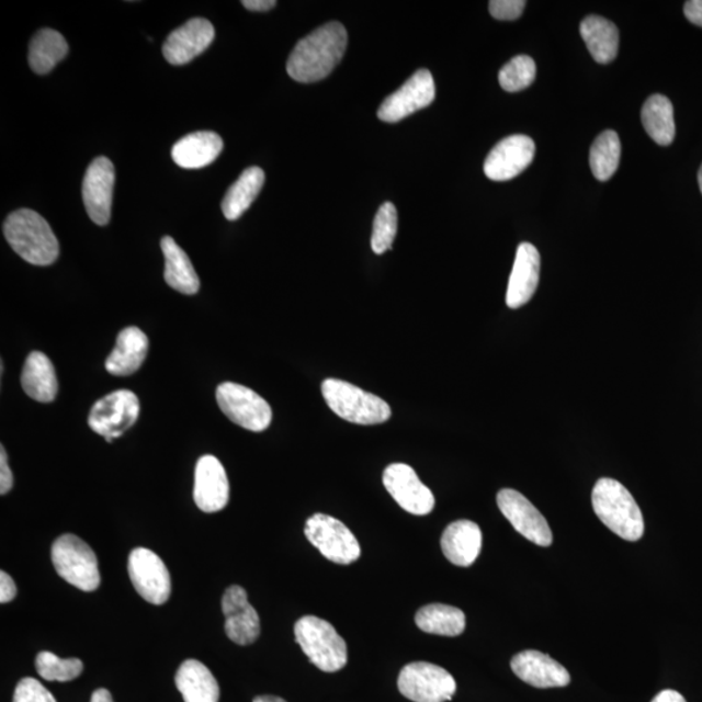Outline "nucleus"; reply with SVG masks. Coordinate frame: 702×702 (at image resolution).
Returning a JSON list of instances; mask_svg holds the SVG:
<instances>
[{
  "label": "nucleus",
  "instance_id": "obj_1",
  "mask_svg": "<svg viewBox=\"0 0 702 702\" xmlns=\"http://www.w3.org/2000/svg\"><path fill=\"white\" fill-rule=\"evenodd\" d=\"M348 46L346 26L328 23L301 39L287 60V75L294 81L312 83L326 79L339 65Z\"/></svg>",
  "mask_w": 702,
  "mask_h": 702
},
{
  "label": "nucleus",
  "instance_id": "obj_2",
  "mask_svg": "<svg viewBox=\"0 0 702 702\" xmlns=\"http://www.w3.org/2000/svg\"><path fill=\"white\" fill-rule=\"evenodd\" d=\"M5 240L27 263L50 265L59 257L58 238L44 217L33 210H18L7 217Z\"/></svg>",
  "mask_w": 702,
  "mask_h": 702
},
{
  "label": "nucleus",
  "instance_id": "obj_3",
  "mask_svg": "<svg viewBox=\"0 0 702 702\" xmlns=\"http://www.w3.org/2000/svg\"><path fill=\"white\" fill-rule=\"evenodd\" d=\"M596 516L615 535L637 542L644 535V518L634 496L620 482L602 477L592 491Z\"/></svg>",
  "mask_w": 702,
  "mask_h": 702
},
{
  "label": "nucleus",
  "instance_id": "obj_4",
  "mask_svg": "<svg viewBox=\"0 0 702 702\" xmlns=\"http://www.w3.org/2000/svg\"><path fill=\"white\" fill-rule=\"evenodd\" d=\"M321 393L329 409L350 423L383 424L392 417L390 407L384 399L339 378L322 382Z\"/></svg>",
  "mask_w": 702,
  "mask_h": 702
},
{
  "label": "nucleus",
  "instance_id": "obj_5",
  "mask_svg": "<svg viewBox=\"0 0 702 702\" xmlns=\"http://www.w3.org/2000/svg\"><path fill=\"white\" fill-rule=\"evenodd\" d=\"M294 634L301 649L319 670L336 672L347 666V643L331 623L314 615L302 616Z\"/></svg>",
  "mask_w": 702,
  "mask_h": 702
},
{
  "label": "nucleus",
  "instance_id": "obj_6",
  "mask_svg": "<svg viewBox=\"0 0 702 702\" xmlns=\"http://www.w3.org/2000/svg\"><path fill=\"white\" fill-rule=\"evenodd\" d=\"M52 559L56 573L83 592H94L101 586L100 566L91 547L80 537L63 535L55 540Z\"/></svg>",
  "mask_w": 702,
  "mask_h": 702
},
{
  "label": "nucleus",
  "instance_id": "obj_7",
  "mask_svg": "<svg viewBox=\"0 0 702 702\" xmlns=\"http://www.w3.org/2000/svg\"><path fill=\"white\" fill-rule=\"evenodd\" d=\"M305 535L322 556L335 564L350 565L361 557V545L354 533L333 517L315 514L308 518Z\"/></svg>",
  "mask_w": 702,
  "mask_h": 702
},
{
  "label": "nucleus",
  "instance_id": "obj_8",
  "mask_svg": "<svg viewBox=\"0 0 702 702\" xmlns=\"http://www.w3.org/2000/svg\"><path fill=\"white\" fill-rule=\"evenodd\" d=\"M216 401L224 416L251 432H263L272 421V409L254 390L235 383H223L216 390Z\"/></svg>",
  "mask_w": 702,
  "mask_h": 702
},
{
  "label": "nucleus",
  "instance_id": "obj_9",
  "mask_svg": "<svg viewBox=\"0 0 702 702\" xmlns=\"http://www.w3.org/2000/svg\"><path fill=\"white\" fill-rule=\"evenodd\" d=\"M398 690L414 702L451 701L456 683L451 672L428 663L406 665L398 677Z\"/></svg>",
  "mask_w": 702,
  "mask_h": 702
},
{
  "label": "nucleus",
  "instance_id": "obj_10",
  "mask_svg": "<svg viewBox=\"0 0 702 702\" xmlns=\"http://www.w3.org/2000/svg\"><path fill=\"white\" fill-rule=\"evenodd\" d=\"M139 401L131 390H116L91 407L89 427L111 442L122 438L139 417Z\"/></svg>",
  "mask_w": 702,
  "mask_h": 702
},
{
  "label": "nucleus",
  "instance_id": "obj_11",
  "mask_svg": "<svg viewBox=\"0 0 702 702\" xmlns=\"http://www.w3.org/2000/svg\"><path fill=\"white\" fill-rule=\"evenodd\" d=\"M129 578L137 593L152 605H163L170 599L172 581L163 561L146 547H136L129 554Z\"/></svg>",
  "mask_w": 702,
  "mask_h": 702
},
{
  "label": "nucleus",
  "instance_id": "obj_12",
  "mask_svg": "<svg viewBox=\"0 0 702 702\" xmlns=\"http://www.w3.org/2000/svg\"><path fill=\"white\" fill-rule=\"evenodd\" d=\"M383 483L389 495L412 516H428L434 509V496L420 482L416 469L405 463H393L385 468Z\"/></svg>",
  "mask_w": 702,
  "mask_h": 702
},
{
  "label": "nucleus",
  "instance_id": "obj_13",
  "mask_svg": "<svg viewBox=\"0 0 702 702\" xmlns=\"http://www.w3.org/2000/svg\"><path fill=\"white\" fill-rule=\"evenodd\" d=\"M437 97L433 77L430 70L419 69L381 105L377 116L385 123H398L414 112L428 107Z\"/></svg>",
  "mask_w": 702,
  "mask_h": 702
},
{
  "label": "nucleus",
  "instance_id": "obj_14",
  "mask_svg": "<svg viewBox=\"0 0 702 702\" xmlns=\"http://www.w3.org/2000/svg\"><path fill=\"white\" fill-rule=\"evenodd\" d=\"M497 505L503 517L523 537L540 546L552 545L553 533L546 519L518 490L507 488L498 491Z\"/></svg>",
  "mask_w": 702,
  "mask_h": 702
},
{
  "label": "nucleus",
  "instance_id": "obj_15",
  "mask_svg": "<svg viewBox=\"0 0 702 702\" xmlns=\"http://www.w3.org/2000/svg\"><path fill=\"white\" fill-rule=\"evenodd\" d=\"M115 167L107 158L91 161L82 184V199L87 213L97 226H107L111 219Z\"/></svg>",
  "mask_w": 702,
  "mask_h": 702
},
{
  "label": "nucleus",
  "instance_id": "obj_16",
  "mask_svg": "<svg viewBox=\"0 0 702 702\" xmlns=\"http://www.w3.org/2000/svg\"><path fill=\"white\" fill-rule=\"evenodd\" d=\"M535 143L523 135H514L498 143L484 163V173L494 181H509L530 167L535 157Z\"/></svg>",
  "mask_w": 702,
  "mask_h": 702
},
{
  "label": "nucleus",
  "instance_id": "obj_17",
  "mask_svg": "<svg viewBox=\"0 0 702 702\" xmlns=\"http://www.w3.org/2000/svg\"><path fill=\"white\" fill-rule=\"evenodd\" d=\"M223 614L226 616V634L238 645H250L261 635V620L250 605L248 593L240 586H231L224 592Z\"/></svg>",
  "mask_w": 702,
  "mask_h": 702
},
{
  "label": "nucleus",
  "instance_id": "obj_18",
  "mask_svg": "<svg viewBox=\"0 0 702 702\" xmlns=\"http://www.w3.org/2000/svg\"><path fill=\"white\" fill-rule=\"evenodd\" d=\"M215 39L214 25L208 20L195 18L173 31L163 46L165 58L172 66H184L206 52Z\"/></svg>",
  "mask_w": 702,
  "mask_h": 702
},
{
  "label": "nucleus",
  "instance_id": "obj_19",
  "mask_svg": "<svg viewBox=\"0 0 702 702\" xmlns=\"http://www.w3.org/2000/svg\"><path fill=\"white\" fill-rule=\"evenodd\" d=\"M194 501L203 512H217L229 501V482L226 468L214 455H203L196 463Z\"/></svg>",
  "mask_w": 702,
  "mask_h": 702
},
{
  "label": "nucleus",
  "instance_id": "obj_20",
  "mask_svg": "<svg viewBox=\"0 0 702 702\" xmlns=\"http://www.w3.org/2000/svg\"><path fill=\"white\" fill-rule=\"evenodd\" d=\"M511 670L524 683L536 688L566 687L571 682L564 666L537 650L518 653L511 659Z\"/></svg>",
  "mask_w": 702,
  "mask_h": 702
},
{
  "label": "nucleus",
  "instance_id": "obj_21",
  "mask_svg": "<svg viewBox=\"0 0 702 702\" xmlns=\"http://www.w3.org/2000/svg\"><path fill=\"white\" fill-rule=\"evenodd\" d=\"M540 265H542V258L535 246L529 242L518 246L507 293V305L510 308L529 304L537 290Z\"/></svg>",
  "mask_w": 702,
  "mask_h": 702
},
{
  "label": "nucleus",
  "instance_id": "obj_22",
  "mask_svg": "<svg viewBox=\"0 0 702 702\" xmlns=\"http://www.w3.org/2000/svg\"><path fill=\"white\" fill-rule=\"evenodd\" d=\"M483 544L480 526L472 521H456L446 526L441 550L453 565L468 567L479 557Z\"/></svg>",
  "mask_w": 702,
  "mask_h": 702
},
{
  "label": "nucleus",
  "instance_id": "obj_23",
  "mask_svg": "<svg viewBox=\"0 0 702 702\" xmlns=\"http://www.w3.org/2000/svg\"><path fill=\"white\" fill-rule=\"evenodd\" d=\"M147 351H149V339L137 327L123 329L117 336L116 347L105 361V370L111 375L129 376L143 366Z\"/></svg>",
  "mask_w": 702,
  "mask_h": 702
},
{
  "label": "nucleus",
  "instance_id": "obj_24",
  "mask_svg": "<svg viewBox=\"0 0 702 702\" xmlns=\"http://www.w3.org/2000/svg\"><path fill=\"white\" fill-rule=\"evenodd\" d=\"M223 147V139L216 133L195 132L174 144L172 159L185 170H199L214 163Z\"/></svg>",
  "mask_w": 702,
  "mask_h": 702
},
{
  "label": "nucleus",
  "instance_id": "obj_25",
  "mask_svg": "<svg viewBox=\"0 0 702 702\" xmlns=\"http://www.w3.org/2000/svg\"><path fill=\"white\" fill-rule=\"evenodd\" d=\"M174 682L185 702H219L220 688L217 680L207 666L196 659H188L181 664Z\"/></svg>",
  "mask_w": 702,
  "mask_h": 702
},
{
  "label": "nucleus",
  "instance_id": "obj_26",
  "mask_svg": "<svg viewBox=\"0 0 702 702\" xmlns=\"http://www.w3.org/2000/svg\"><path fill=\"white\" fill-rule=\"evenodd\" d=\"M21 384L27 396L42 404L53 403L58 395L59 384L54 364L41 351H33L26 358Z\"/></svg>",
  "mask_w": 702,
  "mask_h": 702
},
{
  "label": "nucleus",
  "instance_id": "obj_27",
  "mask_svg": "<svg viewBox=\"0 0 702 702\" xmlns=\"http://www.w3.org/2000/svg\"><path fill=\"white\" fill-rule=\"evenodd\" d=\"M160 246L166 259V283L174 291L193 296L201 284L191 259L170 236L161 238Z\"/></svg>",
  "mask_w": 702,
  "mask_h": 702
},
{
  "label": "nucleus",
  "instance_id": "obj_28",
  "mask_svg": "<svg viewBox=\"0 0 702 702\" xmlns=\"http://www.w3.org/2000/svg\"><path fill=\"white\" fill-rule=\"evenodd\" d=\"M580 34L597 63L609 65L616 58L620 32L612 21L601 16H588L581 21Z\"/></svg>",
  "mask_w": 702,
  "mask_h": 702
},
{
  "label": "nucleus",
  "instance_id": "obj_29",
  "mask_svg": "<svg viewBox=\"0 0 702 702\" xmlns=\"http://www.w3.org/2000/svg\"><path fill=\"white\" fill-rule=\"evenodd\" d=\"M265 176L262 168L251 167L245 170L240 178L229 188L222 202L224 216L228 220H237L248 211L257 200L264 185Z\"/></svg>",
  "mask_w": 702,
  "mask_h": 702
},
{
  "label": "nucleus",
  "instance_id": "obj_30",
  "mask_svg": "<svg viewBox=\"0 0 702 702\" xmlns=\"http://www.w3.org/2000/svg\"><path fill=\"white\" fill-rule=\"evenodd\" d=\"M416 623L427 634L454 637L465 631L466 615L458 608L431 603L418 610Z\"/></svg>",
  "mask_w": 702,
  "mask_h": 702
},
{
  "label": "nucleus",
  "instance_id": "obj_31",
  "mask_svg": "<svg viewBox=\"0 0 702 702\" xmlns=\"http://www.w3.org/2000/svg\"><path fill=\"white\" fill-rule=\"evenodd\" d=\"M642 122L645 131L656 144L669 146L676 138V121L669 98L652 95L644 103Z\"/></svg>",
  "mask_w": 702,
  "mask_h": 702
},
{
  "label": "nucleus",
  "instance_id": "obj_32",
  "mask_svg": "<svg viewBox=\"0 0 702 702\" xmlns=\"http://www.w3.org/2000/svg\"><path fill=\"white\" fill-rule=\"evenodd\" d=\"M69 52L67 41L59 32L41 30L34 35L30 46V65L33 72L46 75L52 72Z\"/></svg>",
  "mask_w": 702,
  "mask_h": 702
},
{
  "label": "nucleus",
  "instance_id": "obj_33",
  "mask_svg": "<svg viewBox=\"0 0 702 702\" xmlns=\"http://www.w3.org/2000/svg\"><path fill=\"white\" fill-rule=\"evenodd\" d=\"M621 151V140L614 131L602 132L596 138L589 154V165L597 180L608 181L613 178L620 166Z\"/></svg>",
  "mask_w": 702,
  "mask_h": 702
},
{
  "label": "nucleus",
  "instance_id": "obj_34",
  "mask_svg": "<svg viewBox=\"0 0 702 702\" xmlns=\"http://www.w3.org/2000/svg\"><path fill=\"white\" fill-rule=\"evenodd\" d=\"M35 669L48 682H70L81 676L83 664L79 658L61 659L52 652H41Z\"/></svg>",
  "mask_w": 702,
  "mask_h": 702
},
{
  "label": "nucleus",
  "instance_id": "obj_35",
  "mask_svg": "<svg viewBox=\"0 0 702 702\" xmlns=\"http://www.w3.org/2000/svg\"><path fill=\"white\" fill-rule=\"evenodd\" d=\"M536 77V65L530 56L519 55L505 65L498 73V81L505 91L517 93L532 86Z\"/></svg>",
  "mask_w": 702,
  "mask_h": 702
},
{
  "label": "nucleus",
  "instance_id": "obj_36",
  "mask_svg": "<svg viewBox=\"0 0 702 702\" xmlns=\"http://www.w3.org/2000/svg\"><path fill=\"white\" fill-rule=\"evenodd\" d=\"M397 227L398 215L396 206L390 202H386L377 210L374 229H372L371 248L375 254L381 256L392 249L397 235Z\"/></svg>",
  "mask_w": 702,
  "mask_h": 702
},
{
  "label": "nucleus",
  "instance_id": "obj_37",
  "mask_svg": "<svg viewBox=\"0 0 702 702\" xmlns=\"http://www.w3.org/2000/svg\"><path fill=\"white\" fill-rule=\"evenodd\" d=\"M13 702H56V700L37 679L24 678L16 686Z\"/></svg>",
  "mask_w": 702,
  "mask_h": 702
},
{
  "label": "nucleus",
  "instance_id": "obj_38",
  "mask_svg": "<svg viewBox=\"0 0 702 702\" xmlns=\"http://www.w3.org/2000/svg\"><path fill=\"white\" fill-rule=\"evenodd\" d=\"M525 4L524 0H491L489 12L497 20L512 21L522 16Z\"/></svg>",
  "mask_w": 702,
  "mask_h": 702
},
{
  "label": "nucleus",
  "instance_id": "obj_39",
  "mask_svg": "<svg viewBox=\"0 0 702 702\" xmlns=\"http://www.w3.org/2000/svg\"><path fill=\"white\" fill-rule=\"evenodd\" d=\"M12 487L13 475L9 466V458H7L4 446H2L0 448V495L4 496L9 494Z\"/></svg>",
  "mask_w": 702,
  "mask_h": 702
},
{
  "label": "nucleus",
  "instance_id": "obj_40",
  "mask_svg": "<svg viewBox=\"0 0 702 702\" xmlns=\"http://www.w3.org/2000/svg\"><path fill=\"white\" fill-rule=\"evenodd\" d=\"M16 595L15 581L5 571L0 573V602L9 603L15 599Z\"/></svg>",
  "mask_w": 702,
  "mask_h": 702
},
{
  "label": "nucleus",
  "instance_id": "obj_41",
  "mask_svg": "<svg viewBox=\"0 0 702 702\" xmlns=\"http://www.w3.org/2000/svg\"><path fill=\"white\" fill-rule=\"evenodd\" d=\"M684 15L692 24L702 27V0H690L684 4Z\"/></svg>",
  "mask_w": 702,
  "mask_h": 702
},
{
  "label": "nucleus",
  "instance_id": "obj_42",
  "mask_svg": "<svg viewBox=\"0 0 702 702\" xmlns=\"http://www.w3.org/2000/svg\"><path fill=\"white\" fill-rule=\"evenodd\" d=\"M242 5L246 10L254 12H265L275 9V0H244Z\"/></svg>",
  "mask_w": 702,
  "mask_h": 702
},
{
  "label": "nucleus",
  "instance_id": "obj_43",
  "mask_svg": "<svg viewBox=\"0 0 702 702\" xmlns=\"http://www.w3.org/2000/svg\"><path fill=\"white\" fill-rule=\"evenodd\" d=\"M652 702H687L686 699L677 691L665 690L659 692Z\"/></svg>",
  "mask_w": 702,
  "mask_h": 702
},
{
  "label": "nucleus",
  "instance_id": "obj_44",
  "mask_svg": "<svg viewBox=\"0 0 702 702\" xmlns=\"http://www.w3.org/2000/svg\"><path fill=\"white\" fill-rule=\"evenodd\" d=\"M90 702H114V700H112L110 691L105 690V688H100L93 693Z\"/></svg>",
  "mask_w": 702,
  "mask_h": 702
},
{
  "label": "nucleus",
  "instance_id": "obj_45",
  "mask_svg": "<svg viewBox=\"0 0 702 702\" xmlns=\"http://www.w3.org/2000/svg\"><path fill=\"white\" fill-rule=\"evenodd\" d=\"M254 702H286L284 699L278 697H258Z\"/></svg>",
  "mask_w": 702,
  "mask_h": 702
},
{
  "label": "nucleus",
  "instance_id": "obj_46",
  "mask_svg": "<svg viewBox=\"0 0 702 702\" xmlns=\"http://www.w3.org/2000/svg\"><path fill=\"white\" fill-rule=\"evenodd\" d=\"M699 185H700V191L702 193V166L699 171Z\"/></svg>",
  "mask_w": 702,
  "mask_h": 702
}]
</instances>
